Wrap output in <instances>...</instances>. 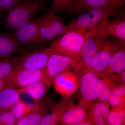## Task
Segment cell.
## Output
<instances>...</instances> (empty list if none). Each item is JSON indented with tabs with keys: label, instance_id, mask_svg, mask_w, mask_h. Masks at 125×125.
<instances>
[{
	"label": "cell",
	"instance_id": "obj_1",
	"mask_svg": "<svg viewBox=\"0 0 125 125\" xmlns=\"http://www.w3.org/2000/svg\"><path fill=\"white\" fill-rule=\"evenodd\" d=\"M89 32L70 22L64 33L51 43L49 48L53 53L80 60L83 46Z\"/></svg>",
	"mask_w": 125,
	"mask_h": 125
},
{
	"label": "cell",
	"instance_id": "obj_2",
	"mask_svg": "<svg viewBox=\"0 0 125 125\" xmlns=\"http://www.w3.org/2000/svg\"><path fill=\"white\" fill-rule=\"evenodd\" d=\"M46 0H20L6 11L2 20V26L10 31L33 19L45 8Z\"/></svg>",
	"mask_w": 125,
	"mask_h": 125
},
{
	"label": "cell",
	"instance_id": "obj_3",
	"mask_svg": "<svg viewBox=\"0 0 125 125\" xmlns=\"http://www.w3.org/2000/svg\"><path fill=\"white\" fill-rule=\"evenodd\" d=\"M125 6L92 9L78 15L77 18H74L70 22L86 31H90L110 17H125Z\"/></svg>",
	"mask_w": 125,
	"mask_h": 125
},
{
	"label": "cell",
	"instance_id": "obj_4",
	"mask_svg": "<svg viewBox=\"0 0 125 125\" xmlns=\"http://www.w3.org/2000/svg\"><path fill=\"white\" fill-rule=\"evenodd\" d=\"M52 53L45 46L23 49L14 56L15 69H42Z\"/></svg>",
	"mask_w": 125,
	"mask_h": 125
},
{
	"label": "cell",
	"instance_id": "obj_5",
	"mask_svg": "<svg viewBox=\"0 0 125 125\" xmlns=\"http://www.w3.org/2000/svg\"><path fill=\"white\" fill-rule=\"evenodd\" d=\"M107 20L104 21L89 31L85 39L81 52V61L83 66L82 71L89 70L94 58L101 50L107 37L104 31L105 23Z\"/></svg>",
	"mask_w": 125,
	"mask_h": 125
},
{
	"label": "cell",
	"instance_id": "obj_6",
	"mask_svg": "<svg viewBox=\"0 0 125 125\" xmlns=\"http://www.w3.org/2000/svg\"><path fill=\"white\" fill-rule=\"evenodd\" d=\"M37 20L40 35L48 43L57 39L67 29L65 19L51 9L38 18Z\"/></svg>",
	"mask_w": 125,
	"mask_h": 125
},
{
	"label": "cell",
	"instance_id": "obj_7",
	"mask_svg": "<svg viewBox=\"0 0 125 125\" xmlns=\"http://www.w3.org/2000/svg\"><path fill=\"white\" fill-rule=\"evenodd\" d=\"M10 33L23 49L42 46L48 43L40 35L37 18H33Z\"/></svg>",
	"mask_w": 125,
	"mask_h": 125
},
{
	"label": "cell",
	"instance_id": "obj_8",
	"mask_svg": "<svg viewBox=\"0 0 125 125\" xmlns=\"http://www.w3.org/2000/svg\"><path fill=\"white\" fill-rule=\"evenodd\" d=\"M3 80L6 85L17 89L40 81L45 82L50 87L52 85L45 68L41 70L15 69Z\"/></svg>",
	"mask_w": 125,
	"mask_h": 125
},
{
	"label": "cell",
	"instance_id": "obj_9",
	"mask_svg": "<svg viewBox=\"0 0 125 125\" xmlns=\"http://www.w3.org/2000/svg\"><path fill=\"white\" fill-rule=\"evenodd\" d=\"M125 45V41L111 36H107L101 50L94 58L89 70L100 77L107 67L112 57Z\"/></svg>",
	"mask_w": 125,
	"mask_h": 125
},
{
	"label": "cell",
	"instance_id": "obj_10",
	"mask_svg": "<svg viewBox=\"0 0 125 125\" xmlns=\"http://www.w3.org/2000/svg\"><path fill=\"white\" fill-rule=\"evenodd\" d=\"M58 116L59 124L64 125H75L87 117V111L79 103L75 104L69 97L53 105Z\"/></svg>",
	"mask_w": 125,
	"mask_h": 125
},
{
	"label": "cell",
	"instance_id": "obj_11",
	"mask_svg": "<svg viewBox=\"0 0 125 125\" xmlns=\"http://www.w3.org/2000/svg\"><path fill=\"white\" fill-rule=\"evenodd\" d=\"M45 69L52 84L54 78L59 74L70 69L76 73L83 71V66L81 60H78L68 56L52 53L49 57Z\"/></svg>",
	"mask_w": 125,
	"mask_h": 125
},
{
	"label": "cell",
	"instance_id": "obj_12",
	"mask_svg": "<svg viewBox=\"0 0 125 125\" xmlns=\"http://www.w3.org/2000/svg\"><path fill=\"white\" fill-rule=\"evenodd\" d=\"M78 74L81 96L79 104L87 111L96 102L97 83L99 77L90 70L81 72Z\"/></svg>",
	"mask_w": 125,
	"mask_h": 125
},
{
	"label": "cell",
	"instance_id": "obj_13",
	"mask_svg": "<svg viewBox=\"0 0 125 125\" xmlns=\"http://www.w3.org/2000/svg\"><path fill=\"white\" fill-rule=\"evenodd\" d=\"M125 0H72L68 13L76 16L92 9L102 7H122Z\"/></svg>",
	"mask_w": 125,
	"mask_h": 125
},
{
	"label": "cell",
	"instance_id": "obj_14",
	"mask_svg": "<svg viewBox=\"0 0 125 125\" xmlns=\"http://www.w3.org/2000/svg\"><path fill=\"white\" fill-rule=\"evenodd\" d=\"M79 82L78 74L67 70L56 76L52 85L58 93L65 97H69L79 88Z\"/></svg>",
	"mask_w": 125,
	"mask_h": 125
},
{
	"label": "cell",
	"instance_id": "obj_15",
	"mask_svg": "<svg viewBox=\"0 0 125 125\" xmlns=\"http://www.w3.org/2000/svg\"><path fill=\"white\" fill-rule=\"evenodd\" d=\"M52 105L47 99H42L36 102L33 109L27 115L17 121L15 125H39L43 117Z\"/></svg>",
	"mask_w": 125,
	"mask_h": 125
},
{
	"label": "cell",
	"instance_id": "obj_16",
	"mask_svg": "<svg viewBox=\"0 0 125 125\" xmlns=\"http://www.w3.org/2000/svg\"><path fill=\"white\" fill-rule=\"evenodd\" d=\"M110 106L107 102L96 101L87 111L94 125H108L107 117Z\"/></svg>",
	"mask_w": 125,
	"mask_h": 125
},
{
	"label": "cell",
	"instance_id": "obj_17",
	"mask_svg": "<svg viewBox=\"0 0 125 125\" xmlns=\"http://www.w3.org/2000/svg\"><path fill=\"white\" fill-rule=\"evenodd\" d=\"M23 49L10 32L0 33V57L14 55Z\"/></svg>",
	"mask_w": 125,
	"mask_h": 125
},
{
	"label": "cell",
	"instance_id": "obj_18",
	"mask_svg": "<svg viewBox=\"0 0 125 125\" xmlns=\"http://www.w3.org/2000/svg\"><path fill=\"white\" fill-rule=\"evenodd\" d=\"M21 99L17 89L6 85L0 93V113L10 110Z\"/></svg>",
	"mask_w": 125,
	"mask_h": 125
},
{
	"label": "cell",
	"instance_id": "obj_19",
	"mask_svg": "<svg viewBox=\"0 0 125 125\" xmlns=\"http://www.w3.org/2000/svg\"><path fill=\"white\" fill-rule=\"evenodd\" d=\"M50 86L42 81H39L21 88L17 89L20 94L28 95L36 102L44 98Z\"/></svg>",
	"mask_w": 125,
	"mask_h": 125
},
{
	"label": "cell",
	"instance_id": "obj_20",
	"mask_svg": "<svg viewBox=\"0 0 125 125\" xmlns=\"http://www.w3.org/2000/svg\"><path fill=\"white\" fill-rule=\"evenodd\" d=\"M125 70V45L113 56L107 67L101 73L100 76H106Z\"/></svg>",
	"mask_w": 125,
	"mask_h": 125
},
{
	"label": "cell",
	"instance_id": "obj_21",
	"mask_svg": "<svg viewBox=\"0 0 125 125\" xmlns=\"http://www.w3.org/2000/svg\"><path fill=\"white\" fill-rule=\"evenodd\" d=\"M104 31L107 36H111L125 41V17L117 18L105 23Z\"/></svg>",
	"mask_w": 125,
	"mask_h": 125
},
{
	"label": "cell",
	"instance_id": "obj_22",
	"mask_svg": "<svg viewBox=\"0 0 125 125\" xmlns=\"http://www.w3.org/2000/svg\"><path fill=\"white\" fill-rule=\"evenodd\" d=\"M101 77L98 78L96 88V101L107 102L111 93L115 87L107 78Z\"/></svg>",
	"mask_w": 125,
	"mask_h": 125
},
{
	"label": "cell",
	"instance_id": "obj_23",
	"mask_svg": "<svg viewBox=\"0 0 125 125\" xmlns=\"http://www.w3.org/2000/svg\"><path fill=\"white\" fill-rule=\"evenodd\" d=\"M107 121L108 125H125V102L110 109Z\"/></svg>",
	"mask_w": 125,
	"mask_h": 125
},
{
	"label": "cell",
	"instance_id": "obj_24",
	"mask_svg": "<svg viewBox=\"0 0 125 125\" xmlns=\"http://www.w3.org/2000/svg\"><path fill=\"white\" fill-rule=\"evenodd\" d=\"M35 105V104L27 103L21 99L14 105L10 111L17 121L30 112Z\"/></svg>",
	"mask_w": 125,
	"mask_h": 125
},
{
	"label": "cell",
	"instance_id": "obj_25",
	"mask_svg": "<svg viewBox=\"0 0 125 125\" xmlns=\"http://www.w3.org/2000/svg\"><path fill=\"white\" fill-rule=\"evenodd\" d=\"M107 102L112 107L125 102V84L115 87Z\"/></svg>",
	"mask_w": 125,
	"mask_h": 125
},
{
	"label": "cell",
	"instance_id": "obj_26",
	"mask_svg": "<svg viewBox=\"0 0 125 125\" xmlns=\"http://www.w3.org/2000/svg\"><path fill=\"white\" fill-rule=\"evenodd\" d=\"M14 56L0 57V78L4 79L15 69Z\"/></svg>",
	"mask_w": 125,
	"mask_h": 125
},
{
	"label": "cell",
	"instance_id": "obj_27",
	"mask_svg": "<svg viewBox=\"0 0 125 125\" xmlns=\"http://www.w3.org/2000/svg\"><path fill=\"white\" fill-rule=\"evenodd\" d=\"M102 77H105L107 78L115 87L125 84V71L118 73L110 74L106 76Z\"/></svg>",
	"mask_w": 125,
	"mask_h": 125
},
{
	"label": "cell",
	"instance_id": "obj_28",
	"mask_svg": "<svg viewBox=\"0 0 125 125\" xmlns=\"http://www.w3.org/2000/svg\"><path fill=\"white\" fill-rule=\"evenodd\" d=\"M53 3L51 9L55 13L62 12L68 9L71 6L72 0H52Z\"/></svg>",
	"mask_w": 125,
	"mask_h": 125
},
{
	"label": "cell",
	"instance_id": "obj_29",
	"mask_svg": "<svg viewBox=\"0 0 125 125\" xmlns=\"http://www.w3.org/2000/svg\"><path fill=\"white\" fill-rule=\"evenodd\" d=\"M50 113H47L43 117L39 125H60L58 118L55 112L51 108Z\"/></svg>",
	"mask_w": 125,
	"mask_h": 125
},
{
	"label": "cell",
	"instance_id": "obj_30",
	"mask_svg": "<svg viewBox=\"0 0 125 125\" xmlns=\"http://www.w3.org/2000/svg\"><path fill=\"white\" fill-rule=\"evenodd\" d=\"M16 122L10 110L0 113V125H15Z\"/></svg>",
	"mask_w": 125,
	"mask_h": 125
},
{
	"label": "cell",
	"instance_id": "obj_31",
	"mask_svg": "<svg viewBox=\"0 0 125 125\" xmlns=\"http://www.w3.org/2000/svg\"><path fill=\"white\" fill-rule=\"evenodd\" d=\"M20 0H0V12L6 11L18 3Z\"/></svg>",
	"mask_w": 125,
	"mask_h": 125
},
{
	"label": "cell",
	"instance_id": "obj_32",
	"mask_svg": "<svg viewBox=\"0 0 125 125\" xmlns=\"http://www.w3.org/2000/svg\"><path fill=\"white\" fill-rule=\"evenodd\" d=\"M94 125L92 120L90 118L86 117L81 121L78 122L75 124V125Z\"/></svg>",
	"mask_w": 125,
	"mask_h": 125
},
{
	"label": "cell",
	"instance_id": "obj_33",
	"mask_svg": "<svg viewBox=\"0 0 125 125\" xmlns=\"http://www.w3.org/2000/svg\"><path fill=\"white\" fill-rule=\"evenodd\" d=\"M6 84L3 79L0 78V93L5 88Z\"/></svg>",
	"mask_w": 125,
	"mask_h": 125
}]
</instances>
